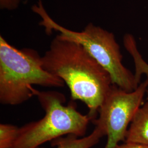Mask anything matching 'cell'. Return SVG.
Here are the masks:
<instances>
[{"label": "cell", "instance_id": "1", "mask_svg": "<svg viewBox=\"0 0 148 148\" xmlns=\"http://www.w3.org/2000/svg\"><path fill=\"white\" fill-rule=\"evenodd\" d=\"M43 67L63 81L71 99L84 102L88 115L95 120L112 84L110 74L85 48L58 34L42 57Z\"/></svg>", "mask_w": 148, "mask_h": 148}, {"label": "cell", "instance_id": "2", "mask_svg": "<svg viewBox=\"0 0 148 148\" xmlns=\"http://www.w3.org/2000/svg\"><path fill=\"white\" fill-rule=\"evenodd\" d=\"M61 79L43 67L42 57L34 49H19L0 36V103L17 106L35 96L33 85L62 87Z\"/></svg>", "mask_w": 148, "mask_h": 148}, {"label": "cell", "instance_id": "3", "mask_svg": "<svg viewBox=\"0 0 148 148\" xmlns=\"http://www.w3.org/2000/svg\"><path fill=\"white\" fill-rule=\"evenodd\" d=\"M32 11L40 16V25L47 35L53 32L78 43L111 76L112 84L127 92H132L139 85L134 74L122 64L123 56L113 33L90 23L81 32H75L59 24L48 14L42 0L32 5Z\"/></svg>", "mask_w": 148, "mask_h": 148}, {"label": "cell", "instance_id": "4", "mask_svg": "<svg viewBox=\"0 0 148 148\" xmlns=\"http://www.w3.org/2000/svg\"><path fill=\"white\" fill-rule=\"evenodd\" d=\"M35 96L45 112V116L20 127L12 148H41L44 143L70 134L85 137L91 119L77 111L73 101L64 106L65 95L54 90H36Z\"/></svg>", "mask_w": 148, "mask_h": 148}, {"label": "cell", "instance_id": "5", "mask_svg": "<svg viewBox=\"0 0 148 148\" xmlns=\"http://www.w3.org/2000/svg\"><path fill=\"white\" fill-rule=\"evenodd\" d=\"M148 87V79L132 92L112 85L98 110L99 117L93 120L107 136L105 148H113L125 141L128 127L142 106Z\"/></svg>", "mask_w": 148, "mask_h": 148}, {"label": "cell", "instance_id": "6", "mask_svg": "<svg viewBox=\"0 0 148 148\" xmlns=\"http://www.w3.org/2000/svg\"><path fill=\"white\" fill-rule=\"evenodd\" d=\"M125 142L148 147V101L141 106L136 113L127 130Z\"/></svg>", "mask_w": 148, "mask_h": 148}, {"label": "cell", "instance_id": "7", "mask_svg": "<svg viewBox=\"0 0 148 148\" xmlns=\"http://www.w3.org/2000/svg\"><path fill=\"white\" fill-rule=\"evenodd\" d=\"M105 136L106 133L102 130L95 126L88 136L79 137L72 134H68L55 139L51 142V145L56 148H91Z\"/></svg>", "mask_w": 148, "mask_h": 148}, {"label": "cell", "instance_id": "8", "mask_svg": "<svg viewBox=\"0 0 148 148\" xmlns=\"http://www.w3.org/2000/svg\"><path fill=\"white\" fill-rule=\"evenodd\" d=\"M123 45L133 59L136 70L134 76L137 84L139 85L142 74H145L148 77V64L143 59L139 53L135 38L132 35L126 34L124 36Z\"/></svg>", "mask_w": 148, "mask_h": 148}, {"label": "cell", "instance_id": "9", "mask_svg": "<svg viewBox=\"0 0 148 148\" xmlns=\"http://www.w3.org/2000/svg\"><path fill=\"white\" fill-rule=\"evenodd\" d=\"M19 127L9 123L0 124V148H12L19 133Z\"/></svg>", "mask_w": 148, "mask_h": 148}, {"label": "cell", "instance_id": "10", "mask_svg": "<svg viewBox=\"0 0 148 148\" xmlns=\"http://www.w3.org/2000/svg\"><path fill=\"white\" fill-rule=\"evenodd\" d=\"M21 0H0V8L2 10L14 11L20 5Z\"/></svg>", "mask_w": 148, "mask_h": 148}, {"label": "cell", "instance_id": "11", "mask_svg": "<svg viewBox=\"0 0 148 148\" xmlns=\"http://www.w3.org/2000/svg\"><path fill=\"white\" fill-rule=\"evenodd\" d=\"M113 148H148V147L138 143L125 142L120 145L118 144Z\"/></svg>", "mask_w": 148, "mask_h": 148}]
</instances>
